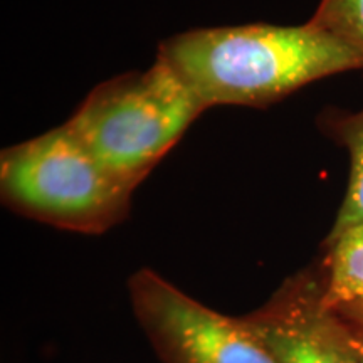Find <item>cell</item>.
<instances>
[{
  "instance_id": "cell-5",
  "label": "cell",
  "mask_w": 363,
  "mask_h": 363,
  "mask_svg": "<svg viewBox=\"0 0 363 363\" xmlns=\"http://www.w3.org/2000/svg\"><path fill=\"white\" fill-rule=\"evenodd\" d=\"M323 289L321 269L303 271L242 321L279 363H362Z\"/></svg>"
},
{
  "instance_id": "cell-2",
  "label": "cell",
  "mask_w": 363,
  "mask_h": 363,
  "mask_svg": "<svg viewBox=\"0 0 363 363\" xmlns=\"http://www.w3.org/2000/svg\"><path fill=\"white\" fill-rule=\"evenodd\" d=\"M206 108L160 57L98 84L66 121L118 182L135 190Z\"/></svg>"
},
{
  "instance_id": "cell-6",
  "label": "cell",
  "mask_w": 363,
  "mask_h": 363,
  "mask_svg": "<svg viewBox=\"0 0 363 363\" xmlns=\"http://www.w3.org/2000/svg\"><path fill=\"white\" fill-rule=\"evenodd\" d=\"M318 126L335 143L342 145L350 153V179L347 194L328 238L325 239L331 240L350 227L363 224V110L350 113L338 108H326L318 116Z\"/></svg>"
},
{
  "instance_id": "cell-7",
  "label": "cell",
  "mask_w": 363,
  "mask_h": 363,
  "mask_svg": "<svg viewBox=\"0 0 363 363\" xmlns=\"http://www.w3.org/2000/svg\"><path fill=\"white\" fill-rule=\"evenodd\" d=\"M323 301L330 310L363 299V224L325 240Z\"/></svg>"
},
{
  "instance_id": "cell-10",
  "label": "cell",
  "mask_w": 363,
  "mask_h": 363,
  "mask_svg": "<svg viewBox=\"0 0 363 363\" xmlns=\"http://www.w3.org/2000/svg\"><path fill=\"white\" fill-rule=\"evenodd\" d=\"M342 320H343V318H342ZM345 323H347L348 338H350V342L353 345V348H355L357 355L360 357V360L363 363V326L352 325V323H348V321H345Z\"/></svg>"
},
{
  "instance_id": "cell-8",
  "label": "cell",
  "mask_w": 363,
  "mask_h": 363,
  "mask_svg": "<svg viewBox=\"0 0 363 363\" xmlns=\"http://www.w3.org/2000/svg\"><path fill=\"white\" fill-rule=\"evenodd\" d=\"M308 22L342 40L363 61V0H321Z\"/></svg>"
},
{
  "instance_id": "cell-4",
  "label": "cell",
  "mask_w": 363,
  "mask_h": 363,
  "mask_svg": "<svg viewBox=\"0 0 363 363\" xmlns=\"http://www.w3.org/2000/svg\"><path fill=\"white\" fill-rule=\"evenodd\" d=\"M140 326L163 363H279L242 318L220 315L148 267L128 279Z\"/></svg>"
},
{
  "instance_id": "cell-1",
  "label": "cell",
  "mask_w": 363,
  "mask_h": 363,
  "mask_svg": "<svg viewBox=\"0 0 363 363\" xmlns=\"http://www.w3.org/2000/svg\"><path fill=\"white\" fill-rule=\"evenodd\" d=\"M160 57L203 108H266L328 76L363 69L360 56L320 27L246 24L162 40Z\"/></svg>"
},
{
  "instance_id": "cell-9",
  "label": "cell",
  "mask_w": 363,
  "mask_h": 363,
  "mask_svg": "<svg viewBox=\"0 0 363 363\" xmlns=\"http://www.w3.org/2000/svg\"><path fill=\"white\" fill-rule=\"evenodd\" d=\"M340 318H343L348 323L363 326V299H358V301L347 303V305H342L333 310Z\"/></svg>"
},
{
  "instance_id": "cell-3",
  "label": "cell",
  "mask_w": 363,
  "mask_h": 363,
  "mask_svg": "<svg viewBox=\"0 0 363 363\" xmlns=\"http://www.w3.org/2000/svg\"><path fill=\"white\" fill-rule=\"evenodd\" d=\"M131 195L66 123L12 145L0 157L4 206L57 229L106 233L130 216Z\"/></svg>"
}]
</instances>
